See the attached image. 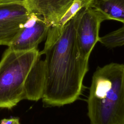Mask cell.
<instances>
[{"mask_svg":"<svg viewBox=\"0 0 124 124\" xmlns=\"http://www.w3.org/2000/svg\"><path fill=\"white\" fill-rule=\"evenodd\" d=\"M30 16L24 3H0V45L9 46Z\"/></svg>","mask_w":124,"mask_h":124,"instance_id":"5","label":"cell"},{"mask_svg":"<svg viewBox=\"0 0 124 124\" xmlns=\"http://www.w3.org/2000/svg\"><path fill=\"white\" fill-rule=\"evenodd\" d=\"M0 124H20L19 119L17 117H13L9 119H3L0 120Z\"/></svg>","mask_w":124,"mask_h":124,"instance_id":"11","label":"cell"},{"mask_svg":"<svg viewBox=\"0 0 124 124\" xmlns=\"http://www.w3.org/2000/svg\"><path fill=\"white\" fill-rule=\"evenodd\" d=\"M88 6L99 11L106 20L124 24V0H93Z\"/></svg>","mask_w":124,"mask_h":124,"instance_id":"8","label":"cell"},{"mask_svg":"<svg viewBox=\"0 0 124 124\" xmlns=\"http://www.w3.org/2000/svg\"><path fill=\"white\" fill-rule=\"evenodd\" d=\"M93 0H74L71 5L62 16L57 25L62 27L83 8L88 6Z\"/></svg>","mask_w":124,"mask_h":124,"instance_id":"10","label":"cell"},{"mask_svg":"<svg viewBox=\"0 0 124 124\" xmlns=\"http://www.w3.org/2000/svg\"><path fill=\"white\" fill-rule=\"evenodd\" d=\"M38 48L17 51L8 48L0 61V108L11 109L22 100L42 99L44 61Z\"/></svg>","mask_w":124,"mask_h":124,"instance_id":"2","label":"cell"},{"mask_svg":"<svg viewBox=\"0 0 124 124\" xmlns=\"http://www.w3.org/2000/svg\"><path fill=\"white\" fill-rule=\"evenodd\" d=\"M50 27L42 16L31 14L8 47L17 51L37 49L46 37Z\"/></svg>","mask_w":124,"mask_h":124,"instance_id":"6","label":"cell"},{"mask_svg":"<svg viewBox=\"0 0 124 124\" xmlns=\"http://www.w3.org/2000/svg\"><path fill=\"white\" fill-rule=\"evenodd\" d=\"M87 108L91 124H124V64L111 62L97 68Z\"/></svg>","mask_w":124,"mask_h":124,"instance_id":"3","label":"cell"},{"mask_svg":"<svg viewBox=\"0 0 124 124\" xmlns=\"http://www.w3.org/2000/svg\"><path fill=\"white\" fill-rule=\"evenodd\" d=\"M26 0H0V3H24Z\"/></svg>","mask_w":124,"mask_h":124,"instance_id":"12","label":"cell"},{"mask_svg":"<svg viewBox=\"0 0 124 124\" xmlns=\"http://www.w3.org/2000/svg\"><path fill=\"white\" fill-rule=\"evenodd\" d=\"M82 8L62 27L50 26L41 54L45 55L44 86L42 97L46 107H62L80 96L89 59L78 48L76 30Z\"/></svg>","mask_w":124,"mask_h":124,"instance_id":"1","label":"cell"},{"mask_svg":"<svg viewBox=\"0 0 124 124\" xmlns=\"http://www.w3.org/2000/svg\"><path fill=\"white\" fill-rule=\"evenodd\" d=\"M105 18L97 10L87 6L83 8L76 30L77 42L80 54L89 59L99 38L101 23Z\"/></svg>","mask_w":124,"mask_h":124,"instance_id":"4","label":"cell"},{"mask_svg":"<svg viewBox=\"0 0 124 124\" xmlns=\"http://www.w3.org/2000/svg\"><path fill=\"white\" fill-rule=\"evenodd\" d=\"M74 0H26L24 4L30 14L42 16L52 26L58 24Z\"/></svg>","mask_w":124,"mask_h":124,"instance_id":"7","label":"cell"},{"mask_svg":"<svg viewBox=\"0 0 124 124\" xmlns=\"http://www.w3.org/2000/svg\"><path fill=\"white\" fill-rule=\"evenodd\" d=\"M98 42L108 48L124 46V24L120 28L100 37Z\"/></svg>","mask_w":124,"mask_h":124,"instance_id":"9","label":"cell"}]
</instances>
